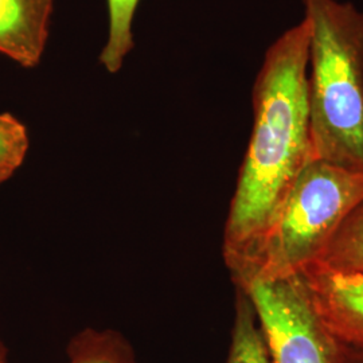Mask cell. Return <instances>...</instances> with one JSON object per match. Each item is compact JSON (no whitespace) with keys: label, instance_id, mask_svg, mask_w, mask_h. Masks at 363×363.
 <instances>
[{"label":"cell","instance_id":"obj_1","mask_svg":"<svg viewBox=\"0 0 363 363\" xmlns=\"http://www.w3.org/2000/svg\"><path fill=\"white\" fill-rule=\"evenodd\" d=\"M308 46L310 27L303 19L269 46L256 78L253 128L223 230L222 255L232 276L259 247L313 160Z\"/></svg>","mask_w":363,"mask_h":363},{"label":"cell","instance_id":"obj_2","mask_svg":"<svg viewBox=\"0 0 363 363\" xmlns=\"http://www.w3.org/2000/svg\"><path fill=\"white\" fill-rule=\"evenodd\" d=\"M301 1L313 160L363 171V11L337 0Z\"/></svg>","mask_w":363,"mask_h":363},{"label":"cell","instance_id":"obj_3","mask_svg":"<svg viewBox=\"0 0 363 363\" xmlns=\"http://www.w3.org/2000/svg\"><path fill=\"white\" fill-rule=\"evenodd\" d=\"M363 203V171L312 160L300 172L271 229L245 265L237 288L286 279L318 261L337 229Z\"/></svg>","mask_w":363,"mask_h":363},{"label":"cell","instance_id":"obj_4","mask_svg":"<svg viewBox=\"0 0 363 363\" xmlns=\"http://www.w3.org/2000/svg\"><path fill=\"white\" fill-rule=\"evenodd\" d=\"M241 289L253 303L272 363H337V339L312 311L295 274Z\"/></svg>","mask_w":363,"mask_h":363},{"label":"cell","instance_id":"obj_5","mask_svg":"<svg viewBox=\"0 0 363 363\" xmlns=\"http://www.w3.org/2000/svg\"><path fill=\"white\" fill-rule=\"evenodd\" d=\"M295 276L325 330L337 342L363 350V271L313 261Z\"/></svg>","mask_w":363,"mask_h":363},{"label":"cell","instance_id":"obj_6","mask_svg":"<svg viewBox=\"0 0 363 363\" xmlns=\"http://www.w3.org/2000/svg\"><path fill=\"white\" fill-rule=\"evenodd\" d=\"M54 0H0V54L26 69L39 65L50 34Z\"/></svg>","mask_w":363,"mask_h":363},{"label":"cell","instance_id":"obj_7","mask_svg":"<svg viewBox=\"0 0 363 363\" xmlns=\"http://www.w3.org/2000/svg\"><path fill=\"white\" fill-rule=\"evenodd\" d=\"M226 363H272L253 303L241 288H235L232 345Z\"/></svg>","mask_w":363,"mask_h":363},{"label":"cell","instance_id":"obj_8","mask_svg":"<svg viewBox=\"0 0 363 363\" xmlns=\"http://www.w3.org/2000/svg\"><path fill=\"white\" fill-rule=\"evenodd\" d=\"M69 363H138L127 337L115 330L85 328L67 345Z\"/></svg>","mask_w":363,"mask_h":363},{"label":"cell","instance_id":"obj_9","mask_svg":"<svg viewBox=\"0 0 363 363\" xmlns=\"http://www.w3.org/2000/svg\"><path fill=\"white\" fill-rule=\"evenodd\" d=\"M140 0H108L109 31L100 54V64L108 73H117L135 46L133 19Z\"/></svg>","mask_w":363,"mask_h":363},{"label":"cell","instance_id":"obj_10","mask_svg":"<svg viewBox=\"0 0 363 363\" xmlns=\"http://www.w3.org/2000/svg\"><path fill=\"white\" fill-rule=\"evenodd\" d=\"M318 261L337 269L363 271V203L343 220Z\"/></svg>","mask_w":363,"mask_h":363},{"label":"cell","instance_id":"obj_11","mask_svg":"<svg viewBox=\"0 0 363 363\" xmlns=\"http://www.w3.org/2000/svg\"><path fill=\"white\" fill-rule=\"evenodd\" d=\"M28 148L26 125L11 113H0V167L15 172L25 163Z\"/></svg>","mask_w":363,"mask_h":363},{"label":"cell","instance_id":"obj_12","mask_svg":"<svg viewBox=\"0 0 363 363\" xmlns=\"http://www.w3.org/2000/svg\"><path fill=\"white\" fill-rule=\"evenodd\" d=\"M337 363H363L362 349L337 342Z\"/></svg>","mask_w":363,"mask_h":363},{"label":"cell","instance_id":"obj_13","mask_svg":"<svg viewBox=\"0 0 363 363\" xmlns=\"http://www.w3.org/2000/svg\"><path fill=\"white\" fill-rule=\"evenodd\" d=\"M13 175V172L11 169L0 167V184H1V183H4L6 181H9Z\"/></svg>","mask_w":363,"mask_h":363},{"label":"cell","instance_id":"obj_14","mask_svg":"<svg viewBox=\"0 0 363 363\" xmlns=\"http://www.w3.org/2000/svg\"><path fill=\"white\" fill-rule=\"evenodd\" d=\"M0 363H9L7 362V352H6V349L1 342H0Z\"/></svg>","mask_w":363,"mask_h":363}]
</instances>
